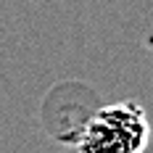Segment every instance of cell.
<instances>
[{"label":"cell","mask_w":153,"mask_h":153,"mask_svg":"<svg viewBox=\"0 0 153 153\" xmlns=\"http://www.w3.org/2000/svg\"><path fill=\"white\" fill-rule=\"evenodd\" d=\"M151 143L148 114L137 100L103 106L76 137V153H145Z\"/></svg>","instance_id":"6da1fadb"}]
</instances>
